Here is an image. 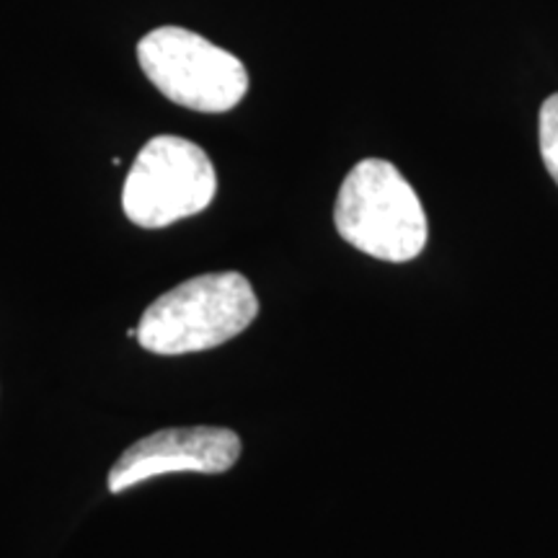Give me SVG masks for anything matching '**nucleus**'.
<instances>
[{
	"mask_svg": "<svg viewBox=\"0 0 558 558\" xmlns=\"http://www.w3.org/2000/svg\"><path fill=\"white\" fill-rule=\"evenodd\" d=\"M259 300L241 271H209L153 300L137 324L143 349L163 357L207 352L246 331Z\"/></svg>",
	"mask_w": 558,
	"mask_h": 558,
	"instance_id": "1",
	"label": "nucleus"
},
{
	"mask_svg": "<svg viewBox=\"0 0 558 558\" xmlns=\"http://www.w3.org/2000/svg\"><path fill=\"white\" fill-rule=\"evenodd\" d=\"M241 437L226 427L158 429L117 458L109 471V492H128L166 473H226L241 458Z\"/></svg>",
	"mask_w": 558,
	"mask_h": 558,
	"instance_id": "5",
	"label": "nucleus"
},
{
	"mask_svg": "<svg viewBox=\"0 0 558 558\" xmlns=\"http://www.w3.org/2000/svg\"><path fill=\"white\" fill-rule=\"evenodd\" d=\"M538 137H541V156L543 163L550 173V179L558 184V94L548 96L541 107L538 120Z\"/></svg>",
	"mask_w": 558,
	"mask_h": 558,
	"instance_id": "6",
	"label": "nucleus"
},
{
	"mask_svg": "<svg viewBox=\"0 0 558 558\" xmlns=\"http://www.w3.org/2000/svg\"><path fill=\"white\" fill-rule=\"evenodd\" d=\"M137 62L166 99L205 114L239 107L248 90V73L235 54L181 26L145 34Z\"/></svg>",
	"mask_w": 558,
	"mask_h": 558,
	"instance_id": "3",
	"label": "nucleus"
},
{
	"mask_svg": "<svg viewBox=\"0 0 558 558\" xmlns=\"http://www.w3.org/2000/svg\"><path fill=\"white\" fill-rule=\"evenodd\" d=\"M218 192L213 160L199 145L177 135L153 137L124 179V215L140 228H169L199 215Z\"/></svg>",
	"mask_w": 558,
	"mask_h": 558,
	"instance_id": "4",
	"label": "nucleus"
},
{
	"mask_svg": "<svg viewBox=\"0 0 558 558\" xmlns=\"http://www.w3.org/2000/svg\"><path fill=\"white\" fill-rule=\"evenodd\" d=\"M333 222L349 246L380 262H411L427 246V213L393 163L367 158L341 184Z\"/></svg>",
	"mask_w": 558,
	"mask_h": 558,
	"instance_id": "2",
	"label": "nucleus"
}]
</instances>
